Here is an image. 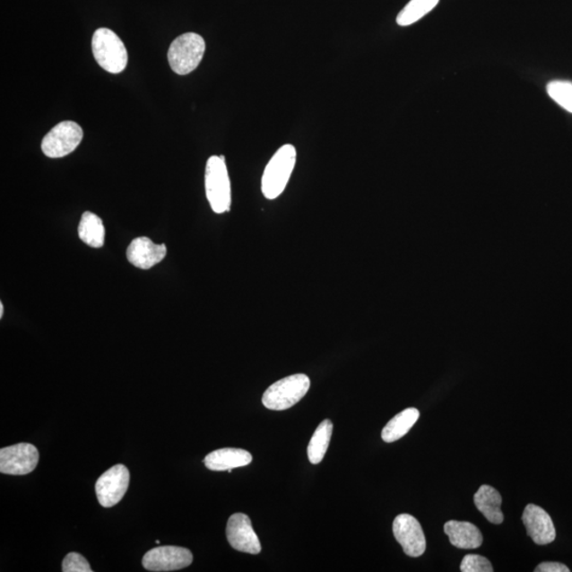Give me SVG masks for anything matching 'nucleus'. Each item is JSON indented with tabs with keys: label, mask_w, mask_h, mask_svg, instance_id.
Segmentation results:
<instances>
[{
	"label": "nucleus",
	"mask_w": 572,
	"mask_h": 572,
	"mask_svg": "<svg viewBox=\"0 0 572 572\" xmlns=\"http://www.w3.org/2000/svg\"><path fill=\"white\" fill-rule=\"evenodd\" d=\"M83 130L74 121H62L47 134L42 142L43 153L49 159H61L79 147Z\"/></svg>",
	"instance_id": "423d86ee"
},
{
	"label": "nucleus",
	"mask_w": 572,
	"mask_h": 572,
	"mask_svg": "<svg viewBox=\"0 0 572 572\" xmlns=\"http://www.w3.org/2000/svg\"><path fill=\"white\" fill-rule=\"evenodd\" d=\"M333 431V423L330 420H325L318 425L308 447L309 463L318 464L323 461L330 445Z\"/></svg>",
	"instance_id": "6ab92c4d"
},
{
	"label": "nucleus",
	"mask_w": 572,
	"mask_h": 572,
	"mask_svg": "<svg viewBox=\"0 0 572 572\" xmlns=\"http://www.w3.org/2000/svg\"><path fill=\"white\" fill-rule=\"evenodd\" d=\"M207 200L215 213L230 212L231 188L224 156H212L207 161L205 174Z\"/></svg>",
	"instance_id": "20e7f679"
},
{
	"label": "nucleus",
	"mask_w": 572,
	"mask_h": 572,
	"mask_svg": "<svg viewBox=\"0 0 572 572\" xmlns=\"http://www.w3.org/2000/svg\"><path fill=\"white\" fill-rule=\"evenodd\" d=\"M535 572H569L568 566L558 562H544L534 569Z\"/></svg>",
	"instance_id": "b1692460"
},
{
	"label": "nucleus",
	"mask_w": 572,
	"mask_h": 572,
	"mask_svg": "<svg viewBox=\"0 0 572 572\" xmlns=\"http://www.w3.org/2000/svg\"><path fill=\"white\" fill-rule=\"evenodd\" d=\"M445 531L451 544L459 550H476L482 545L481 531L471 523L449 521Z\"/></svg>",
	"instance_id": "2eb2a0df"
},
{
	"label": "nucleus",
	"mask_w": 572,
	"mask_h": 572,
	"mask_svg": "<svg viewBox=\"0 0 572 572\" xmlns=\"http://www.w3.org/2000/svg\"><path fill=\"white\" fill-rule=\"evenodd\" d=\"M39 460L38 448L30 443L0 449V472L5 475H27L37 468Z\"/></svg>",
	"instance_id": "0eeeda50"
},
{
	"label": "nucleus",
	"mask_w": 572,
	"mask_h": 572,
	"mask_svg": "<svg viewBox=\"0 0 572 572\" xmlns=\"http://www.w3.org/2000/svg\"><path fill=\"white\" fill-rule=\"evenodd\" d=\"M460 570L463 572H493L492 564L487 558L478 554H468L461 563Z\"/></svg>",
	"instance_id": "4be33fe9"
},
{
	"label": "nucleus",
	"mask_w": 572,
	"mask_h": 572,
	"mask_svg": "<svg viewBox=\"0 0 572 572\" xmlns=\"http://www.w3.org/2000/svg\"><path fill=\"white\" fill-rule=\"evenodd\" d=\"M311 381L306 375H294L280 379L265 390L262 403L271 411H285L293 407L308 394Z\"/></svg>",
	"instance_id": "39448f33"
},
{
	"label": "nucleus",
	"mask_w": 572,
	"mask_h": 572,
	"mask_svg": "<svg viewBox=\"0 0 572 572\" xmlns=\"http://www.w3.org/2000/svg\"><path fill=\"white\" fill-rule=\"evenodd\" d=\"M4 316V305L3 302H0V318Z\"/></svg>",
	"instance_id": "393cba45"
},
{
	"label": "nucleus",
	"mask_w": 572,
	"mask_h": 572,
	"mask_svg": "<svg viewBox=\"0 0 572 572\" xmlns=\"http://www.w3.org/2000/svg\"><path fill=\"white\" fill-rule=\"evenodd\" d=\"M93 56L109 74H120L127 65V50L124 42L113 30L99 28L91 40Z\"/></svg>",
	"instance_id": "f03ea898"
},
{
	"label": "nucleus",
	"mask_w": 572,
	"mask_h": 572,
	"mask_svg": "<svg viewBox=\"0 0 572 572\" xmlns=\"http://www.w3.org/2000/svg\"><path fill=\"white\" fill-rule=\"evenodd\" d=\"M130 484V471L124 464H117L104 472L96 483V494L104 507L120 503Z\"/></svg>",
	"instance_id": "6e6552de"
},
{
	"label": "nucleus",
	"mask_w": 572,
	"mask_h": 572,
	"mask_svg": "<svg viewBox=\"0 0 572 572\" xmlns=\"http://www.w3.org/2000/svg\"><path fill=\"white\" fill-rule=\"evenodd\" d=\"M166 256V245L155 244L147 237L135 238L126 250L128 262L134 266L142 268V270H150V268L160 264Z\"/></svg>",
	"instance_id": "ddd939ff"
},
{
	"label": "nucleus",
	"mask_w": 572,
	"mask_h": 572,
	"mask_svg": "<svg viewBox=\"0 0 572 572\" xmlns=\"http://www.w3.org/2000/svg\"><path fill=\"white\" fill-rule=\"evenodd\" d=\"M194 562L189 550L178 546L157 547L145 553L143 568L149 571H175L188 568Z\"/></svg>",
	"instance_id": "1a4fd4ad"
},
{
	"label": "nucleus",
	"mask_w": 572,
	"mask_h": 572,
	"mask_svg": "<svg viewBox=\"0 0 572 572\" xmlns=\"http://www.w3.org/2000/svg\"><path fill=\"white\" fill-rule=\"evenodd\" d=\"M79 237L82 241L93 248L104 245L105 230L103 221L95 213L86 212L82 215L79 224Z\"/></svg>",
	"instance_id": "a211bd4d"
},
{
	"label": "nucleus",
	"mask_w": 572,
	"mask_h": 572,
	"mask_svg": "<svg viewBox=\"0 0 572 572\" xmlns=\"http://www.w3.org/2000/svg\"><path fill=\"white\" fill-rule=\"evenodd\" d=\"M439 2L440 0H411L396 17V22L402 27L411 26L433 11Z\"/></svg>",
	"instance_id": "aec40b11"
},
{
	"label": "nucleus",
	"mask_w": 572,
	"mask_h": 572,
	"mask_svg": "<svg viewBox=\"0 0 572 572\" xmlns=\"http://www.w3.org/2000/svg\"><path fill=\"white\" fill-rule=\"evenodd\" d=\"M501 496L498 490L488 484H483L474 495V504L488 521L494 524L504 522V513L501 511Z\"/></svg>",
	"instance_id": "dca6fc26"
},
{
	"label": "nucleus",
	"mask_w": 572,
	"mask_h": 572,
	"mask_svg": "<svg viewBox=\"0 0 572 572\" xmlns=\"http://www.w3.org/2000/svg\"><path fill=\"white\" fill-rule=\"evenodd\" d=\"M523 523L535 544L548 545L557 538V531L550 516L539 506L531 504L526 507Z\"/></svg>",
	"instance_id": "f8f14e48"
},
{
	"label": "nucleus",
	"mask_w": 572,
	"mask_h": 572,
	"mask_svg": "<svg viewBox=\"0 0 572 572\" xmlns=\"http://www.w3.org/2000/svg\"><path fill=\"white\" fill-rule=\"evenodd\" d=\"M227 540L233 550L250 554H258L262 547L252 522L247 515L236 513L229 519L226 528Z\"/></svg>",
	"instance_id": "9b49d317"
},
{
	"label": "nucleus",
	"mask_w": 572,
	"mask_h": 572,
	"mask_svg": "<svg viewBox=\"0 0 572 572\" xmlns=\"http://www.w3.org/2000/svg\"><path fill=\"white\" fill-rule=\"evenodd\" d=\"M420 417V412L416 408H407L404 412L396 414L390 420L382 431V439L391 443L398 441L412 429Z\"/></svg>",
	"instance_id": "f3484780"
},
{
	"label": "nucleus",
	"mask_w": 572,
	"mask_h": 572,
	"mask_svg": "<svg viewBox=\"0 0 572 572\" xmlns=\"http://www.w3.org/2000/svg\"><path fill=\"white\" fill-rule=\"evenodd\" d=\"M206 43L200 34L188 32L175 39L168 51V61L175 74H189L200 65Z\"/></svg>",
	"instance_id": "7ed1b4c3"
},
{
	"label": "nucleus",
	"mask_w": 572,
	"mask_h": 572,
	"mask_svg": "<svg viewBox=\"0 0 572 572\" xmlns=\"http://www.w3.org/2000/svg\"><path fill=\"white\" fill-rule=\"evenodd\" d=\"M297 152L294 145L280 148L267 163L262 177V194L267 200H276L288 186L296 165Z\"/></svg>",
	"instance_id": "f257e3e1"
},
{
	"label": "nucleus",
	"mask_w": 572,
	"mask_h": 572,
	"mask_svg": "<svg viewBox=\"0 0 572 572\" xmlns=\"http://www.w3.org/2000/svg\"><path fill=\"white\" fill-rule=\"evenodd\" d=\"M62 570L64 572H92L87 559L77 552H70L63 559Z\"/></svg>",
	"instance_id": "5701e85b"
},
{
	"label": "nucleus",
	"mask_w": 572,
	"mask_h": 572,
	"mask_svg": "<svg viewBox=\"0 0 572 572\" xmlns=\"http://www.w3.org/2000/svg\"><path fill=\"white\" fill-rule=\"evenodd\" d=\"M252 454L241 448H221L207 455L204 459L206 468L214 472L229 471L242 468L252 464Z\"/></svg>",
	"instance_id": "4468645a"
},
{
	"label": "nucleus",
	"mask_w": 572,
	"mask_h": 572,
	"mask_svg": "<svg viewBox=\"0 0 572 572\" xmlns=\"http://www.w3.org/2000/svg\"><path fill=\"white\" fill-rule=\"evenodd\" d=\"M394 534L408 557H421L426 550V540L421 524L410 515L396 516L394 522Z\"/></svg>",
	"instance_id": "9d476101"
},
{
	"label": "nucleus",
	"mask_w": 572,
	"mask_h": 572,
	"mask_svg": "<svg viewBox=\"0 0 572 572\" xmlns=\"http://www.w3.org/2000/svg\"><path fill=\"white\" fill-rule=\"evenodd\" d=\"M548 95L559 107L572 113V83L566 81H553L547 85Z\"/></svg>",
	"instance_id": "412c9836"
}]
</instances>
